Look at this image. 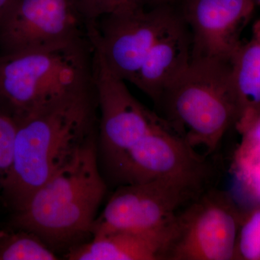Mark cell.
Returning a JSON list of instances; mask_svg holds the SVG:
<instances>
[{
    "mask_svg": "<svg viewBox=\"0 0 260 260\" xmlns=\"http://www.w3.org/2000/svg\"><path fill=\"white\" fill-rule=\"evenodd\" d=\"M95 91L64 99L17 119L13 167L1 194L15 212L95 136Z\"/></svg>",
    "mask_w": 260,
    "mask_h": 260,
    "instance_id": "cell-1",
    "label": "cell"
},
{
    "mask_svg": "<svg viewBox=\"0 0 260 260\" xmlns=\"http://www.w3.org/2000/svg\"><path fill=\"white\" fill-rule=\"evenodd\" d=\"M95 146L94 136L31 195L15 212V228L34 233L51 249L68 251L92 237L107 189Z\"/></svg>",
    "mask_w": 260,
    "mask_h": 260,
    "instance_id": "cell-2",
    "label": "cell"
},
{
    "mask_svg": "<svg viewBox=\"0 0 260 260\" xmlns=\"http://www.w3.org/2000/svg\"><path fill=\"white\" fill-rule=\"evenodd\" d=\"M89 36L41 49L0 53V105L16 119L95 91Z\"/></svg>",
    "mask_w": 260,
    "mask_h": 260,
    "instance_id": "cell-3",
    "label": "cell"
},
{
    "mask_svg": "<svg viewBox=\"0 0 260 260\" xmlns=\"http://www.w3.org/2000/svg\"><path fill=\"white\" fill-rule=\"evenodd\" d=\"M160 119L192 148L213 152L238 117L230 61L191 58L189 66L160 95Z\"/></svg>",
    "mask_w": 260,
    "mask_h": 260,
    "instance_id": "cell-4",
    "label": "cell"
},
{
    "mask_svg": "<svg viewBox=\"0 0 260 260\" xmlns=\"http://www.w3.org/2000/svg\"><path fill=\"white\" fill-rule=\"evenodd\" d=\"M181 19L175 5H138L102 17L88 36L108 68L131 83L152 48Z\"/></svg>",
    "mask_w": 260,
    "mask_h": 260,
    "instance_id": "cell-5",
    "label": "cell"
},
{
    "mask_svg": "<svg viewBox=\"0 0 260 260\" xmlns=\"http://www.w3.org/2000/svg\"><path fill=\"white\" fill-rule=\"evenodd\" d=\"M204 184L196 179L169 178L121 186L95 219L92 235L108 231L148 232L167 226L204 192Z\"/></svg>",
    "mask_w": 260,
    "mask_h": 260,
    "instance_id": "cell-6",
    "label": "cell"
},
{
    "mask_svg": "<svg viewBox=\"0 0 260 260\" xmlns=\"http://www.w3.org/2000/svg\"><path fill=\"white\" fill-rule=\"evenodd\" d=\"M240 220L229 197L203 192L178 214L166 259H234Z\"/></svg>",
    "mask_w": 260,
    "mask_h": 260,
    "instance_id": "cell-7",
    "label": "cell"
},
{
    "mask_svg": "<svg viewBox=\"0 0 260 260\" xmlns=\"http://www.w3.org/2000/svg\"><path fill=\"white\" fill-rule=\"evenodd\" d=\"M93 69L100 114L99 137L104 151L116 166L138 141L164 121L133 96L125 80L108 68L95 47Z\"/></svg>",
    "mask_w": 260,
    "mask_h": 260,
    "instance_id": "cell-8",
    "label": "cell"
},
{
    "mask_svg": "<svg viewBox=\"0 0 260 260\" xmlns=\"http://www.w3.org/2000/svg\"><path fill=\"white\" fill-rule=\"evenodd\" d=\"M87 36L72 0H17L0 23V50L41 49Z\"/></svg>",
    "mask_w": 260,
    "mask_h": 260,
    "instance_id": "cell-9",
    "label": "cell"
},
{
    "mask_svg": "<svg viewBox=\"0 0 260 260\" xmlns=\"http://www.w3.org/2000/svg\"><path fill=\"white\" fill-rule=\"evenodd\" d=\"M191 35V58L230 61L255 11V0H179Z\"/></svg>",
    "mask_w": 260,
    "mask_h": 260,
    "instance_id": "cell-10",
    "label": "cell"
},
{
    "mask_svg": "<svg viewBox=\"0 0 260 260\" xmlns=\"http://www.w3.org/2000/svg\"><path fill=\"white\" fill-rule=\"evenodd\" d=\"M115 167L126 184L169 178L206 182L208 177L204 159L164 122L138 141Z\"/></svg>",
    "mask_w": 260,
    "mask_h": 260,
    "instance_id": "cell-11",
    "label": "cell"
},
{
    "mask_svg": "<svg viewBox=\"0 0 260 260\" xmlns=\"http://www.w3.org/2000/svg\"><path fill=\"white\" fill-rule=\"evenodd\" d=\"M176 219L148 232L116 230L94 233L91 240L70 248V260H164L174 235Z\"/></svg>",
    "mask_w": 260,
    "mask_h": 260,
    "instance_id": "cell-12",
    "label": "cell"
},
{
    "mask_svg": "<svg viewBox=\"0 0 260 260\" xmlns=\"http://www.w3.org/2000/svg\"><path fill=\"white\" fill-rule=\"evenodd\" d=\"M191 51V35L181 19L152 48L131 83L155 104L164 90L188 68Z\"/></svg>",
    "mask_w": 260,
    "mask_h": 260,
    "instance_id": "cell-13",
    "label": "cell"
},
{
    "mask_svg": "<svg viewBox=\"0 0 260 260\" xmlns=\"http://www.w3.org/2000/svg\"><path fill=\"white\" fill-rule=\"evenodd\" d=\"M230 64L238 107L235 125L242 133L260 113V19L253 25L250 39L242 42Z\"/></svg>",
    "mask_w": 260,
    "mask_h": 260,
    "instance_id": "cell-14",
    "label": "cell"
},
{
    "mask_svg": "<svg viewBox=\"0 0 260 260\" xmlns=\"http://www.w3.org/2000/svg\"><path fill=\"white\" fill-rule=\"evenodd\" d=\"M54 251L39 236L24 229L0 231V260H55Z\"/></svg>",
    "mask_w": 260,
    "mask_h": 260,
    "instance_id": "cell-15",
    "label": "cell"
},
{
    "mask_svg": "<svg viewBox=\"0 0 260 260\" xmlns=\"http://www.w3.org/2000/svg\"><path fill=\"white\" fill-rule=\"evenodd\" d=\"M234 259L260 260V208L240 220Z\"/></svg>",
    "mask_w": 260,
    "mask_h": 260,
    "instance_id": "cell-16",
    "label": "cell"
},
{
    "mask_svg": "<svg viewBox=\"0 0 260 260\" xmlns=\"http://www.w3.org/2000/svg\"><path fill=\"white\" fill-rule=\"evenodd\" d=\"M17 125L14 115L0 105V194L13 167Z\"/></svg>",
    "mask_w": 260,
    "mask_h": 260,
    "instance_id": "cell-17",
    "label": "cell"
},
{
    "mask_svg": "<svg viewBox=\"0 0 260 260\" xmlns=\"http://www.w3.org/2000/svg\"><path fill=\"white\" fill-rule=\"evenodd\" d=\"M72 2L86 23L88 30L94 28L97 22L105 15L142 5L139 0H72Z\"/></svg>",
    "mask_w": 260,
    "mask_h": 260,
    "instance_id": "cell-18",
    "label": "cell"
},
{
    "mask_svg": "<svg viewBox=\"0 0 260 260\" xmlns=\"http://www.w3.org/2000/svg\"><path fill=\"white\" fill-rule=\"evenodd\" d=\"M242 134V144L236 154L238 171L247 167L260 158V113Z\"/></svg>",
    "mask_w": 260,
    "mask_h": 260,
    "instance_id": "cell-19",
    "label": "cell"
},
{
    "mask_svg": "<svg viewBox=\"0 0 260 260\" xmlns=\"http://www.w3.org/2000/svg\"><path fill=\"white\" fill-rule=\"evenodd\" d=\"M238 172L249 190L260 200V158Z\"/></svg>",
    "mask_w": 260,
    "mask_h": 260,
    "instance_id": "cell-20",
    "label": "cell"
},
{
    "mask_svg": "<svg viewBox=\"0 0 260 260\" xmlns=\"http://www.w3.org/2000/svg\"><path fill=\"white\" fill-rule=\"evenodd\" d=\"M143 6L147 8H153V7L162 6V5H175L179 0H139Z\"/></svg>",
    "mask_w": 260,
    "mask_h": 260,
    "instance_id": "cell-21",
    "label": "cell"
},
{
    "mask_svg": "<svg viewBox=\"0 0 260 260\" xmlns=\"http://www.w3.org/2000/svg\"><path fill=\"white\" fill-rule=\"evenodd\" d=\"M17 0H0V23Z\"/></svg>",
    "mask_w": 260,
    "mask_h": 260,
    "instance_id": "cell-22",
    "label": "cell"
},
{
    "mask_svg": "<svg viewBox=\"0 0 260 260\" xmlns=\"http://www.w3.org/2000/svg\"><path fill=\"white\" fill-rule=\"evenodd\" d=\"M257 6H260V0H255Z\"/></svg>",
    "mask_w": 260,
    "mask_h": 260,
    "instance_id": "cell-23",
    "label": "cell"
}]
</instances>
